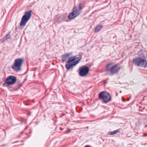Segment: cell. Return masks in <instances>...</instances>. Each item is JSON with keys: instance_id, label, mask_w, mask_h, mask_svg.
<instances>
[{"instance_id": "1", "label": "cell", "mask_w": 147, "mask_h": 147, "mask_svg": "<svg viewBox=\"0 0 147 147\" xmlns=\"http://www.w3.org/2000/svg\"><path fill=\"white\" fill-rule=\"evenodd\" d=\"M81 59V57L80 56H75L71 58L66 64V68L67 69L72 68L74 66H76Z\"/></svg>"}, {"instance_id": "2", "label": "cell", "mask_w": 147, "mask_h": 147, "mask_svg": "<svg viewBox=\"0 0 147 147\" xmlns=\"http://www.w3.org/2000/svg\"><path fill=\"white\" fill-rule=\"evenodd\" d=\"M133 61H134V63L137 66L144 67V68L147 66V62L146 60L142 58L139 57V58H136Z\"/></svg>"}, {"instance_id": "3", "label": "cell", "mask_w": 147, "mask_h": 147, "mask_svg": "<svg viewBox=\"0 0 147 147\" xmlns=\"http://www.w3.org/2000/svg\"><path fill=\"white\" fill-rule=\"evenodd\" d=\"M32 15V12L31 11H28L26 12L22 18L21 22L20 23V26L22 27L25 26L27 23V21L29 20Z\"/></svg>"}, {"instance_id": "4", "label": "cell", "mask_w": 147, "mask_h": 147, "mask_svg": "<svg viewBox=\"0 0 147 147\" xmlns=\"http://www.w3.org/2000/svg\"><path fill=\"white\" fill-rule=\"evenodd\" d=\"M23 60L22 59H18L16 60L15 62L14 63L13 66L12 68L14 70L18 71L20 70L21 66H22V64L23 63Z\"/></svg>"}, {"instance_id": "5", "label": "cell", "mask_w": 147, "mask_h": 147, "mask_svg": "<svg viewBox=\"0 0 147 147\" xmlns=\"http://www.w3.org/2000/svg\"><path fill=\"white\" fill-rule=\"evenodd\" d=\"M100 98L104 102H108L110 101L111 99V96L108 92H101L100 94Z\"/></svg>"}, {"instance_id": "6", "label": "cell", "mask_w": 147, "mask_h": 147, "mask_svg": "<svg viewBox=\"0 0 147 147\" xmlns=\"http://www.w3.org/2000/svg\"><path fill=\"white\" fill-rule=\"evenodd\" d=\"M79 13H80L79 9H78L77 7H76L75 9L73 10L72 12L69 15L68 18L70 19L74 18L75 17L79 15Z\"/></svg>"}, {"instance_id": "7", "label": "cell", "mask_w": 147, "mask_h": 147, "mask_svg": "<svg viewBox=\"0 0 147 147\" xmlns=\"http://www.w3.org/2000/svg\"><path fill=\"white\" fill-rule=\"evenodd\" d=\"M89 71V68L86 66H84L82 67L79 70V75L82 76H85L87 75Z\"/></svg>"}, {"instance_id": "8", "label": "cell", "mask_w": 147, "mask_h": 147, "mask_svg": "<svg viewBox=\"0 0 147 147\" xmlns=\"http://www.w3.org/2000/svg\"><path fill=\"white\" fill-rule=\"evenodd\" d=\"M16 81V78L13 76H10L6 80V83L8 84H13Z\"/></svg>"}, {"instance_id": "9", "label": "cell", "mask_w": 147, "mask_h": 147, "mask_svg": "<svg viewBox=\"0 0 147 147\" xmlns=\"http://www.w3.org/2000/svg\"><path fill=\"white\" fill-rule=\"evenodd\" d=\"M102 26L101 25H98V26H97V27L95 28V29H94V31L95 32H98V31H99L101 29V28H102Z\"/></svg>"}]
</instances>
